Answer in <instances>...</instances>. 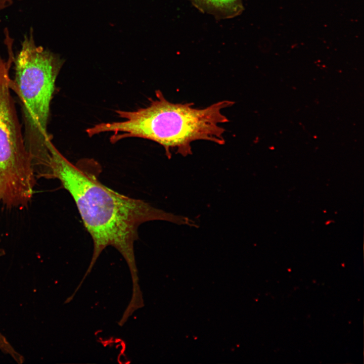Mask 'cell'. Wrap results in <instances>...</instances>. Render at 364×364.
Masks as SVG:
<instances>
[{
  "label": "cell",
  "instance_id": "1",
  "mask_svg": "<svg viewBox=\"0 0 364 364\" xmlns=\"http://www.w3.org/2000/svg\"><path fill=\"white\" fill-rule=\"evenodd\" d=\"M49 157L40 177L57 179L72 197L93 242V254L85 276L108 246L123 256L131 272L136 270L134 243L141 224L164 220L188 225L189 218L158 209L143 200L129 197L108 188L99 179V165L85 159L74 164L52 141L48 143Z\"/></svg>",
  "mask_w": 364,
  "mask_h": 364
},
{
  "label": "cell",
  "instance_id": "2",
  "mask_svg": "<svg viewBox=\"0 0 364 364\" xmlns=\"http://www.w3.org/2000/svg\"><path fill=\"white\" fill-rule=\"evenodd\" d=\"M156 97L146 107L132 111L116 110L123 121L96 124L86 130L87 135L112 132L110 138L112 144L128 138L151 140L164 147L168 158L172 150L183 156L192 154L191 144L197 140L225 143V129L220 124L229 120L221 111L234 102L225 100L197 109L191 103H172L159 90Z\"/></svg>",
  "mask_w": 364,
  "mask_h": 364
},
{
  "label": "cell",
  "instance_id": "3",
  "mask_svg": "<svg viewBox=\"0 0 364 364\" xmlns=\"http://www.w3.org/2000/svg\"><path fill=\"white\" fill-rule=\"evenodd\" d=\"M14 62L15 76L10 79V87L21 102L25 142L36 170L48 160V143L51 140L47 131L50 104L64 61L58 54L36 45L31 28Z\"/></svg>",
  "mask_w": 364,
  "mask_h": 364
},
{
  "label": "cell",
  "instance_id": "4",
  "mask_svg": "<svg viewBox=\"0 0 364 364\" xmlns=\"http://www.w3.org/2000/svg\"><path fill=\"white\" fill-rule=\"evenodd\" d=\"M13 62L0 57V205L23 209L33 197L36 177L11 94Z\"/></svg>",
  "mask_w": 364,
  "mask_h": 364
},
{
  "label": "cell",
  "instance_id": "5",
  "mask_svg": "<svg viewBox=\"0 0 364 364\" xmlns=\"http://www.w3.org/2000/svg\"><path fill=\"white\" fill-rule=\"evenodd\" d=\"M202 13L217 20L236 18L243 13V0H187Z\"/></svg>",
  "mask_w": 364,
  "mask_h": 364
},
{
  "label": "cell",
  "instance_id": "6",
  "mask_svg": "<svg viewBox=\"0 0 364 364\" xmlns=\"http://www.w3.org/2000/svg\"><path fill=\"white\" fill-rule=\"evenodd\" d=\"M5 254V251L0 249V257ZM0 350L4 353L10 355L15 361H19L22 355L17 352L11 345L5 336L0 332Z\"/></svg>",
  "mask_w": 364,
  "mask_h": 364
},
{
  "label": "cell",
  "instance_id": "7",
  "mask_svg": "<svg viewBox=\"0 0 364 364\" xmlns=\"http://www.w3.org/2000/svg\"><path fill=\"white\" fill-rule=\"evenodd\" d=\"M20 1L21 0H0V11L9 7L14 2Z\"/></svg>",
  "mask_w": 364,
  "mask_h": 364
}]
</instances>
